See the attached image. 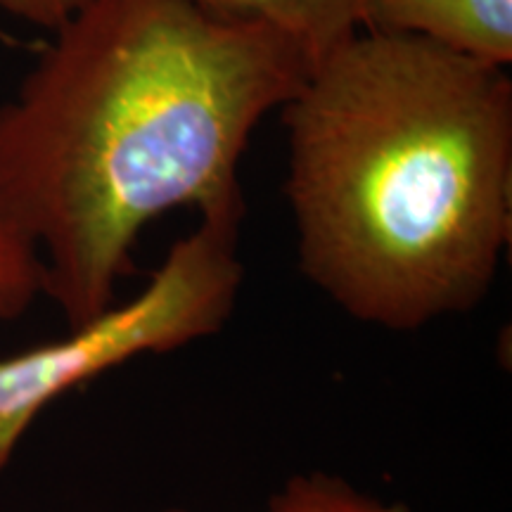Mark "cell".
<instances>
[{
  "label": "cell",
  "mask_w": 512,
  "mask_h": 512,
  "mask_svg": "<svg viewBox=\"0 0 512 512\" xmlns=\"http://www.w3.org/2000/svg\"><path fill=\"white\" fill-rule=\"evenodd\" d=\"M204 8L259 19L292 38L313 62L366 29V0H195Z\"/></svg>",
  "instance_id": "5"
},
{
  "label": "cell",
  "mask_w": 512,
  "mask_h": 512,
  "mask_svg": "<svg viewBox=\"0 0 512 512\" xmlns=\"http://www.w3.org/2000/svg\"><path fill=\"white\" fill-rule=\"evenodd\" d=\"M157 512H192L164 508ZM266 512H411L406 503L384 501L358 489L347 477L323 470L297 472L268 498Z\"/></svg>",
  "instance_id": "6"
},
{
  "label": "cell",
  "mask_w": 512,
  "mask_h": 512,
  "mask_svg": "<svg viewBox=\"0 0 512 512\" xmlns=\"http://www.w3.org/2000/svg\"><path fill=\"white\" fill-rule=\"evenodd\" d=\"M418 36L479 62H512V0H366V29Z\"/></svg>",
  "instance_id": "4"
},
{
  "label": "cell",
  "mask_w": 512,
  "mask_h": 512,
  "mask_svg": "<svg viewBox=\"0 0 512 512\" xmlns=\"http://www.w3.org/2000/svg\"><path fill=\"white\" fill-rule=\"evenodd\" d=\"M245 209L202 214L131 302L112 304L67 337L0 358V475L50 403L145 354H169L223 330L245 280Z\"/></svg>",
  "instance_id": "3"
},
{
  "label": "cell",
  "mask_w": 512,
  "mask_h": 512,
  "mask_svg": "<svg viewBox=\"0 0 512 512\" xmlns=\"http://www.w3.org/2000/svg\"><path fill=\"white\" fill-rule=\"evenodd\" d=\"M313 60L195 0H91L0 107V190L67 328L117 304L133 247L178 207L245 209L240 159Z\"/></svg>",
  "instance_id": "1"
},
{
  "label": "cell",
  "mask_w": 512,
  "mask_h": 512,
  "mask_svg": "<svg viewBox=\"0 0 512 512\" xmlns=\"http://www.w3.org/2000/svg\"><path fill=\"white\" fill-rule=\"evenodd\" d=\"M43 297V261L0 190V323L22 318Z\"/></svg>",
  "instance_id": "7"
},
{
  "label": "cell",
  "mask_w": 512,
  "mask_h": 512,
  "mask_svg": "<svg viewBox=\"0 0 512 512\" xmlns=\"http://www.w3.org/2000/svg\"><path fill=\"white\" fill-rule=\"evenodd\" d=\"M88 3L91 0H0V8L22 22L55 31Z\"/></svg>",
  "instance_id": "8"
},
{
  "label": "cell",
  "mask_w": 512,
  "mask_h": 512,
  "mask_svg": "<svg viewBox=\"0 0 512 512\" xmlns=\"http://www.w3.org/2000/svg\"><path fill=\"white\" fill-rule=\"evenodd\" d=\"M299 268L347 316L411 332L472 311L512 233V81L361 31L285 102Z\"/></svg>",
  "instance_id": "2"
}]
</instances>
